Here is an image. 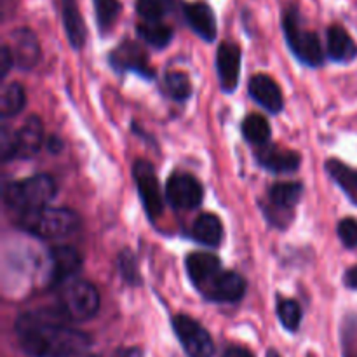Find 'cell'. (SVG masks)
<instances>
[{
    "label": "cell",
    "instance_id": "14",
    "mask_svg": "<svg viewBox=\"0 0 357 357\" xmlns=\"http://www.w3.org/2000/svg\"><path fill=\"white\" fill-rule=\"evenodd\" d=\"M216 72L222 89L232 94L237 89L241 77V49L234 42H223L216 52Z\"/></svg>",
    "mask_w": 357,
    "mask_h": 357
},
{
    "label": "cell",
    "instance_id": "1",
    "mask_svg": "<svg viewBox=\"0 0 357 357\" xmlns=\"http://www.w3.org/2000/svg\"><path fill=\"white\" fill-rule=\"evenodd\" d=\"M58 310H31L16 321V337L31 357H77L89 351L91 337L65 323Z\"/></svg>",
    "mask_w": 357,
    "mask_h": 357
},
{
    "label": "cell",
    "instance_id": "5",
    "mask_svg": "<svg viewBox=\"0 0 357 357\" xmlns=\"http://www.w3.org/2000/svg\"><path fill=\"white\" fill-rule=\"evenodd\" d=\"M282 30L293 54L307 66H321L324 61L323 45L314 31L303 30L296 9H288L282 16Z\"/></svg>",
    "mask_w": 357,
    "mask_h": 357
},
{
    "label": "cell",
    "instance_id": "30",
    "mask_svg": "<svg viewBox=\"0 0 357 357\" xmlns=\"http://www.w3.org/2000/svg\"><path fill=\"white\" fill-rule=\"evenodd\" d=\"M173 9V0H136V13L143 21H162Z\"/></svg>",
    "mask_w": 357,
    "mask_h": 357
},
{
    "label": "cell",
    "instance_id": "10",
    "mask_svg": "<svg viewBox=\"0 0 357 357\" xmlns=\"http://www.w3.org/2000/svg\"><path fill=\"white\" fill-rule=\"evenodd\" d=\"M246 279L243 275L223 268L199 293L209 302L236 303L246 295Z\"/></svg>",
    "mask_w": 357,
    "mask_h": 357
},
{
    "label": "cell",
    "instance_id": "2",
    "mask_svg": "<svg viewBox=\"0 0 357 357\" xmlns=\"http://www.w3.org/2000/svg\"><path fill=\"white\" fill-rule=\"evenodd\" d=\"M17 227L38 239L52 241L70 237L80 229V216L68 208H44L20 213Z\"/></svg>",
    "mask_w": 357,
    "mask_h": 357
},
{
    "label": "cell",
    "instance_id": "12",
    "mask_svg": "<svg viewBox=\"0 0 357 357\" xmlns=\"http://www.w3.org/2000/svg\"><path fill=\"white\" fill-rule=\"evenodd\" d=\"M110 65L119 72H135L145 79L155 77V70L150 66L145 51L131 40L122 42L117 49L112 51Z\"/></svg>",
    "mask_w": 357,
    "mask_h": 357
},
{
    "label": "cell",
    "instance_id": "6",
    "mask_svg": "<svg viewBox=\"0 0 357 357\" xmlns=\"http://www.w3.org/2000/svg\"><path fill=\"white\" fill-rule=\"evenodd\" d=\"M173 330L188 357H213L215 354V342L211 335L201 323L187 314H178L173 317Z\"/></svg>",
    "mask_w": 357,
    "mask_h": 357
},
{
    "label": "cell",
    "instance_id": "40",
    "mask_svg": "<svg viewBox=\"0 0 357 357\" xmlns=\"http://www.w3.org/2000/svg\"><path fill=\"white\" fill-rule=\"evenodd\" d=\"M77 357H98V356H77Z\"/></svg>",
    "mask_w": 357,
    "mask_h": 357
},
{
    "label": "cell",
    "instance_id": "29",
    "mask_svg": "<svg viewBox=\"0 0 357 357\" xmlns=\"http://www.w3.org/2000/svg\"><path fill=\"white\" fill-rule=\"evenodd\" d=\"M164 87L176 101H185L192 96V82L185 72H167L164 77Z\"/></svg>",
    "mask_w": 357,
    "mask_h": 357
},
{
    "label": "cell",
    "instance_id": "13",
    "mask_svg": "<svg viewBox=\"0 0 357 357\" xmlns=\"http://www.w3.org/2000/svg\"><path fill=\"white\" fill-rule=\"evenodd\" d=\"M10 51L14 56V65L23 72L33 70L40 61V44L30 28H17L10 33Z\"/></svg>",
    "mask_w": 357,
    "mask_h": 357
},
{
    "label": "cell",
    "instance_id": "7",
    "mask_svg": "<svg viewBox=\"0 0 357 357\" xmlns=\"http://www.w3.org/2000/svg\"><path fill=\"white\" fill-rule=\"evenodd\" d=\"M132 176H135V183L136 188H138L139 199H142L143 209L153 222V220L162 215L164 209V197L162 192H160L155 169H153L149 160H136L135 166H132Z\"/></svg>",
    "mask_w": 357,
    "mask_h": 357
},
{
    "label": "cell",
    "instance_id": "8",
    "mask_svg": "<svg viewBox=\"0 0 357 357\" xmlns=\"http://www.w3.org/2000/svg\"><path fill=\"white\" fill-rule=\"evenodd\" d=\"M303 194V185L298 181H284V183L272 185L268 190L267 216L278 227H284L289 222L293 209L300 202Z\"/></svg>",
    "mask_w": 357,
    "mask_h": 357
},
{
    "label": "cell",
    "instance_id": "26",
    "mask_svg": "<svg viewBox=\"0 0 357 357\" xmlns=\"http://www.w3.org/2000/svg\"><path fill=\"white\" fill-rule=\"evenodd\" d=\"M241 131H243L244 139L255 146H260V145H265V143H268V139H271V132H272L268 121L260 114L248 115V117L243 121Z\"/></svg>",
    "mask_w": 357,
    "mask_h": 357
},
{
    "label": "cell",
    "instance_id": "15",
    "mask_svg": "<svg viewBox=\"0 0 357 357\" xmlns=\"http://www.w3.org/2000/svg\"><path fill=\"white\" fill-rule=\"evenodd\" d=\"M258 164H260L264 169L271 171L275 174H284V173H293L300 167L302 162V157L300 153L293 152V150L279 149V146L271 145V143H265L260 145L255 152Z\"/></svg>",
    "mask_w": 357,
    "mask_h": 357
},
{
    "label": "cell",
    "instance_id": "21",
    "mask_svg": "<svg viewBox=\"0 0 357 357\" xmlns=\"http://www.w3.org/2000/svg\"><path fill=\"white\" fill-rule=\"evenodd\" d=\"M61 17L68 44L79 51L86 44V24L75 0H61Z\"/></svg>",
    "mask_w": 357,
    "mask_h": 357
},
{
    "label": "cell",
    "instance_id": "35",
    "mask_svg": "<svg viewBox=\"0 0 357 357\" xmlns=\"http://www.w3.org/2000/svg\"><path fill=\"white\" fill-rule=\"evenodd\" d=\"M222 357H255V354L248 349L239 347V345H230V347L225 349Z\"/></svg>",
    "mask_w": 357,
    "mask_h": 357
},
{
    "label": "cell",
    "instance_id": "38",
    "mask_svg": "<svg viewBox=\"0 0 357 357\" xmlns=\"http://www.w3.org/2000/svg\"><path fill=\"white\" fill-rule=\"evenodd\" d=\"M47 146H49V150H51L52 153L59 152V150H61V142H59V138H56V136H52V138L49 139Z\"/></svg>",
    "mask_w": 357,
    "mask_h": 357
},
{
    "label": "cell",
    "instance_id": "39",
    "mask_svg": "<svg viewBox=\"0 0 357 357\" xmlns=\"http://www.w3.org/2000/svg\"><path fill=\"white\" fill-rule=\"evenodd\" d=\"M267 357H281L279 356V352H275L274 349H272V351H268V354H267Z\"/></svg>",
    "mask_w": 357,
    "mask_h": 357
},
{
    "label": "cell",
    "instance_id": "27",
    "mask_svg": "<svg viewBox=\"0 0 357 357\" xmlns=\"http://www.w3.org/2000/svg\"><path fill=\"white\" fill-rule=\"evenodd\" d=\"M93 3L94 10H96L98 26H100L101 33H107L108 30L114 28L115 21L121 16V2L119 0H93Z\"/></svg>",
    "mask_w": 357,
    "mask_h": 357
},
{
    "label": "cell",
    "instance_id": "25",
    "mask_svg": "<svg viewBox=\"0 0 357 357\" xmlns=\"http://www.w3.org/2000/svg\"><path fill=\"white\" fill-rule=\"evenodd\" d=\"M26 105V91L21 84L10 82L7 84L0 94V115L2 119L14 117L20 114Z\"/></svg>",
    "mask_w": 357,
    "mask_h": 357
},
{
    "label": "cell",
    "instance_id": "18",
    "mask_svg": "<svg viewBox=\"0 0 357 357\" xmlns=\"http://www.w3.org/2000/svg\"><path fill=\"white\" fill-rule=\"evenodd\" d=\"M185 267H187V274L190 278L192 284L201 291L220 271H223L222 261L218 257L211 253H204V251H199V253H192L187 257L185 261Z\"/></svg>",
    "mask_w": 357,
    "mask_h": 357
},
{
    "label": "cell",
    "instance_id": "28",
    "mask_svg": "<svg viewBox=\"0 0 357 357\" xmlns=\"http://www.w3.org/2000/svg\"><path fill=\"white\" fill-rule=\"evenodd\" d=\"M302 307L293 298H278V317L288 331H296L302 324Z\"/></svg>",
    "mask_w": 357,
    "mask_h": 357
},
{
    "label": "cell",
    "instance_id": "19",
    "mask_svg": "<svg viewBox=\"0 0 357 357\" xmlns=\"http://www.w3.org/2000/svg\"><path fill=\"white\" fill-rule=\"evenodd\" d=\"M16 139L20 159H31L37 155L44 145V124H42L40 117L37 115L28 117L20 131L16 132Z\"/></svg>",
    "mask_w": 357,
    "mask_h": 357
},
{
    "label": "cell",
    "instance_id": "20",
    "mask_svg": "<svg viewBox=\"0 0 357 357\" xmlns=\"http://www.w3.org/2000/svg\"><path fill=\"white\" fill-rule=\"evenodd\" d=\"M328 54L337 63H351L357 58V44L340 24L328 28Z\"/></svg>",
    "mask_w": 357,
    "mask_h": 357
},
{
    "label": "cell",
    "instance_id": "11",
    "mask_svg": "<svg viewBox=\"0 0 357 357\" xmlns=\"http://www.w3.org/2000/svg\"><path fill=\"white\" fill-rule=\"evenodd\" d=\"M82 268V257L72 246H56L49 251V281L61 286L75 279Z\"/></svg>",
    "mask_w": 357,
    "mask_h": 357
},
{
    "label": "cell",
    "instance_id": "17",
    "mask_svg": "<svg viewBox=\"0 0 357 357\" xmlns=\"http://www.w3.org/2000/svg\"><path fill=\"white\" fill-rule=\"evenodd\" d=\"M185 20H187L188 26L206 42H213L218 33V26H216V17L211 7L204 2H192L183 6Z\"/></svg>",
    "mask_w": 357,
    "mask_h": 357
},
{
    "label": "cell",
    "instance_id": "24",
    "mask_svg": "<svg viewBox=\"0 0 357 357\" xmlns=\"http://www.w3.org/2000/svg\"><path fill=\"white\" fill-rule=\"evenodd\" d=\"M139 38L153 49H164L173 40V28L162 21H143L136 26Z\"/></svg>",
    "mask_w": 357,
    "mask_h": 357
},
{
    "label": "cell",
    "instance_id": "16",
    "mask_svg": "<svg viewBox=\"0 0 357 357\" xmlns=\"http://www.w3.org/2000/svg\"><path fill=\"white\" fill-rule=\"evenodd\" d=\"M250 96L271 114H279L284 107V98L279 84L265 73H257L250 80Z\"/></svg>",
    "mask_w": 357,
    "mask_h": 357
},
{
    "label": "cell",
    "instance_id": "31",
    "mask_svg": "<svg viewBox=\"0 0 357 357\" xmlns=\"http://www.w3.org/2000/svg\"><path fill=\"white\" fill-rule=\"evenodd\" d=\"M119 271H121L122 279H124L128 284L138 286L142 282V278H139L138 264H136V257L132 255L131 250H122L121 255L117 258Z\"/></svg>",
    "mask_w": 357,
    "mask_h": 357
},
{
    "label": "cell",
    "instance_id": "33",
    "mask_svg": "<svg viewBox=\"0 0 357 357\" xmlns=\"http://www.w3.org/2000/svg\"><path fill=\"white\" fill-rule=\"evenodd\" d=\"M338 239L342 241L345 248H357V220L356 218H344L337 225Z\"/></svg>",
    "mask_w": 357,
    "mask_h": 357
},
{
    "label": "cell",
    "instance_id": "9",
    "mask_svg": "<svg viewBox=\"0 0 357 357\" xmlns=\"http://www.w3.org/2000/svg\"><path fill=\"white\" fill-rule=\"evenodd\" d=\"M166 199L174 209H195L204 199V188L201 181L188 173H176L167 180Z\"/></svg>",
    "mask_w": 357,
    "mask_h": 357
},
{
    "label": "cell",
    "instance_id": "32",
    "mask_svg": "<svg viewBox=\"0 0 357 357\" xmlns=\"http://www.w3.org/2000/svg\"><path fill=\"white\" fill-rule=\"evenodd\" d=\"M0 157H2V162L17 157L16 132L10 131L7 126H3L2 131H0Z\"/></svg>",
    "mask_w": 357,
    "mask_h": 357
},
{
    "label": "cell",
    "instance_id": "36",
    "mask_svg": "<svg viewBox=\"0 0 357 357\" xmlns=\"http://www.w3.org/2000/svg\"><path fill=\"white\" fill-rule=\"evenodd\" d=\"M345 284H347L349 288L357 289V265L345 272Z\"/></svg>",
    "mask_w": 357,
    "mask_h": 357
},
{
    "label": "cell",
    "instance_id": "22",
    "mask_svg": "<svg viewBox=\"0 0 357 357\" xmlns=\"http://www.w3.org/2000/svg\"><path fill=\"white\" fill-rule=\"evenodd\" d=\"M192 236L202 246L218 248L223 241L222 220L213 213H202L192 227Z\"/></svg>",
    "mask_w": 357,
    "mask_h": 357
},
{
    "label": "cell",
    "instance_id": "34",
    "mask_svg": "<svg viewBox=\"0 0 357 357\" xmlns=\"http://www.w3.org/2000/svg\"><path fill=\"white\" fill-rule=\"evenodd\" d=\"M14 66V56L10 51L9 45H3L2 52H0V75L6 77L10 72V68Z\"/></svg>",
    "mask_w": 357,
    "mask_h": 357
},
{
    "label": "cell",
    "instance_id": "37",
    "mask_svg": "<svg viewBox=\"0 0 357 357\" xmlns=\"http://www.w3.org/2000/svg\"><path fill=\"white\" fill-rule=\"evenodd\" d=\"M114 357H142V352L138 349H121L115 352Z\"/></svg>",
    "mask_w": 357,
    "mask_h": 357
},
{
    "label": "cell",
    "instance_id": "4",
    "mask_svg": "<svg viewBox=\"0 0 357 357\" xmlns=\"http://www.w3.org/2000/svg\"><path fill=\"white\" fill-rule=\"evenodd\" d=\"M56 195V183L49 174H33L21 181H13L3 188V201L17 213L47 206Z\"/></svg>",
    "mask_w": 357,
    "mask_h": 357
},
{
    "label": "cell",
    "instance_id": "3",
    "mask_svg": "<svg viewBox=\"0 0 357 357\" xmlns=\"http://www.w3.org/2000/svg\"><path fill=\"white\" fill-rule=\"evenodd\" d=\"M100 310V293L94 284L82 279H72L59 286L58 312L66 321L93 319Z\"/></svg>",
    "mask_w": 357,
    "mask_h": 357
},
{
    "label": "cell",
    "instance_id": "23",
    "mask_svg": "<svg viewBox=\"0 0 357 357\" xmlns=\"http://www.w3.org/2000/svg\"><path fill=\"white\" fill-rule=\"evenodd\" d=\"M326 171L331 180L345 192V195L357 204V169L337 159H330L326 162Z\"/></svg>",
    "mask_w": 357,
    "mask_h": 357
}]
</instances>
